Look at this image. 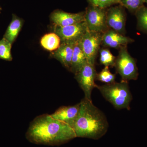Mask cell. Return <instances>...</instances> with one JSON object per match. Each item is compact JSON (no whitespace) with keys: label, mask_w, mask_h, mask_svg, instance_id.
I'll list each match as a JSON object with an SVG mask.
<instances>
[{"label":"cell","mask_w":147,"mask_h":147,"mask_svg":"<svg viewBox=\"0 0 147 147\" xmlns=\"http://www.w3.org/2000/svg\"><path fill=\"white\" fill-rule=\"evenodd\" d=\"M71 126L76 137L98 140L106 134L109 123L103 112L92 100L84 98L80 102L78 115Z\"/></svg>","instance_id":"7a4b0ae2"},{"label":"cell","mask_w":147,"mask_h":147,"mask_svg":"<svg viewBox=\"0 0 147 147\" xmlns=\"http://www.w3.org/2000/svg\"><path fill=\"white\" fill-rule=\"evenodd\" d=\"M2 9L0 7V12H1V10Z\"/></svg>","instance_id":"cb8c5ba5"},{"label":"cell","mask_w":147,"mask_h":147,"mask_svg":"<svg viewBox=\"0 0 147 147\" xmlns=\"http://www.w3.org/2000/svg\"><path fill=\"white\" fill-rule=\"evenodd\" d=\"M116 75L112 73L109 69V67L105 66L104 68L96 75V80L105 83L110 84L115 82Z\"/></svg>","instance_id":"ffe728a7"},{"label":"cell","mask_w":147,"mask_h":147,"mask_svg":"<svg viewBox=\"0 0 147 147\" xmlns=\"http://www.w3.org/2000/svg\"><path fill=\"white\" fill-rule=\"evenodd\" d=\"M80 42L79 41L76 42L74 46L70 71L74 74L78 72L85 65L88 63L86 57L82 50Z\"/></svg>","instance_id":"5bb4252c"},{"label":"cell","mask_w":147,"mask_h":147,"mask_svg":"<svg viewBox=\"0 0 147 147\" xmlns=\"http://www.w3.org/2000/svg\"><path fill=\"white\" fill-rule=\"evenodd\" d=\"M79 107L80 102L74 105L61 106L50 115L53 118L71 126L78 115Z\"/></svg>","instance_id":"7c38bea8"},{"label":"cell","mask_w":147,"mask_h":147,"mask_svg":"<svg viewBox=\"0 0 147 147\" xmlns=\"http://www.w3.org/2000/svg\"><path fill=\"white\" fill-rule=\"evenodd\" d=\"M74 44L71 43L61 42L60 47L52 53L53 57L59 61L69 71H70L71 67Z\"/></svg>","instance_id":"4fadbf2b"},{"label":"cell","mask_w":147,"mask_h":147,"mask_svg":"<svg viewBox=\"0 0 147 147\" xmlns=\"http://www.w3.org/2000/svg\"><path fill=\"white\" fill-rule=\"evenodd\" d=\"M145 3L147 4V0H146V1H145Z\"/></svg>","instance_id":"603a6c76"},{"label":"cell","mask_w":147,"mask_h":147,"mask_svg":"<svg viewBox=\"0 0 147 147\" xmlns=\"http://www.w3.org/2000/svg\"><path fill=\"white\" fill-rule=\"evenodd\" d=\"M12 44L5 38L0 40V59L8 61L13 59L11 54Z\"/></svg>","instance_id":"d6986e66"},{"label":"cell","mask_w":147,"mask_h":147,"mask_svg":"<svg viewBox=\"0 0 147 147\" xmlns=\"http://www.w3.org/2000/svg\"><path fill=\"white\" fill-rule=\"evenodd\" d=\"M90 5L85 11L84 21L90 31L103 34L109 28L106 21V10Z\"/></svg>","instance_id":"5b68a950"},{"label":"cell","mask_w":147,"mask_h":147,"mask_svg":"<svg viewBox=\"0 0 147 147\" xmlns=\"http://www.w3.org/2000/svg\"><path fill=\"white\" fill-rule=\"evenodd\" d=\"M99 61L101 64L105 66L114 67L116 57L111 53L108 48L103 47L99 50Z\"/></svg>","instance_id":"ac0fdd59"},{"label":"cell","mask_w":147,"mask_h":147,"mask_svg":"<svg viewBox=\"0 0 147 147\" xmlns=\"http://www.w3.org/2000/svg\"><path fill=\"white\" fill-rule=\"evenodd\" d=\"M54 32L59 36L61 42L75 44L81 40L88 30L85 21L65 27H54Z\"/></svg>","instance_id":"ba28073f"},{"label":"cell","mask_w":147,"mask_h":147,"mask_svg":"<svg viewBox=\"0 0 147 147\" xmlns=\"http://www.w3.org/2000/svg\"><path fill=\"white\" fill-rule=\"evenodd\" d=\"M114 67L122 81L128 82L138 79L139 72L137 63L135 59L129 53L127 46H123L119 49Z\"/></svg>","instance_id":"277c9868"},{"label":"cell","mask_w":147,"mask_h":147,"mask_svg":"<svg viewBox=\"0 0 147 147\" xmlns=\"http://www.w3.org/2000/svg\"><path fill=\"white\" fill-rule=\"evenodd\" d=\"M145 1L146 0H121L119 4L130 12L135 13L144 5Z\"/></svg>","instance_id":"44dd1931"},{"label":"cell","mask_w":147,"mask_h":147,"mask_svg":"<svg viewBox=\"0 0 147 147\" xmlns=\"http://www.w3.org/2000/svg\"><path fill=\"white\" fill-rule=\"evenodd\" d=\"M85 11L70 13L63 11L56 10L50 16V19L54 26L65 27L84 21Z\"/></svg>","instance_id":"8fae6325"},{"label":"cell","mask_w":147,"mask_h":147,"mask_svg":"<svg viewBox=\"0 0 147 147\" xmlns=\"http://www.w3.org/2000/svg\"><path fill=\"white\" fill-rule=\"evenodd\" d=\"M134 40L109 29L102 34L101 45L106 48L119 49L134 42Z\"/></svg>","instance_id":"30bf717a"},{"label":"cell","mask_w":147,"mask_h":147,"mask_svg":"<svg viewBox=\"0 0 147 147\" xmlns=\"http://www.w3.org/2000/svg\"><path fill=\"white\" fill-rule=\"evenodd\" d=\"M97 74L95 65L88 63L75 74V79L84 92V98L88 100H92V92L96 86L95 82Z\"/></svg>","instance_id":"8992f818"},{"label":"cell","mask_w":147,"mask_h":147,"mask_svg":"<svg viewBox=\"0 0 147 147\" xmlns=\"http://www.w3.org/2000/svg\"><path fill=\"white\" fill-rule=\"evenodd\" d=\"M102 34L88 30L80 40L82 50L90 64L95 65L98 53L101 45Z\"/></svg>","instance_id":"52a82bcc"},{"label":"cell","mask_w":147,"mask_h":147,"mask_svg":"<svg viewBox=\"0 0 147 147\" xmlns=\"http://www.w3.org/2000/svg\"><path fill=\"white\" fill-rule=\"evenodd\" d=\"M137 20V28L147 34V7L142 6L134 13Z\"/></svg>","instance_id":"e0dca14e"},{"label":"cell","mask_w":147,"mask_h":147,"mask_svg":"<svg viewBox=\"0 0 147 147\" xmlns=\"http://www.w3.org/2000/svg\"><path fill=\"white\" fill-rule=\"evenodd\" d=\"M88 1L90 5L106 9L114 5L120 3L121 0H88Z\"/></svg>","instance_id":"7402d4cb"},{"label":"cell","mask_w":147,"mask_h":147,"mask_svg":"<svg viewBox=\"0 0 147 147\" xmlns=\"http://www.w3.org/2000/svg\"><path fill=\"white\" fill-rule=\"evenodd\" d=\"M42 47L48 51L57 50L61 44L60 38L55 33H50L43 36L40 41Z\"/></svg>","instance_id":"2e32d148"},{"label":"cell","mask_w":147,"mask_h":147,"mask_svg":"<svg viewBox=\"0 0 147 147\" xmlns=\"http://www.w3.org/2000/svg\"><path fill=\"white\" fill-rule=\"evenodd\" d=\"M126 16L122 6L112 7L106 10V21L109 29L125 35Z\"/></svg>","instance_id":"9c48e42d"},{"label":"cell","mask_w":147,"mask_h":147,"mask_svg":"<svg viewBox=\"0 0 147 147\" xmlns=\"http://www.w3.org/2000/svg\"><path fill=\"white\" fill-rule=\"evenodd\" d=\"M96 88L102 96L117 110L130 109L132 96L127 82L121 81L102 86L96 85Z\"/></svg>","instance_id":"3957f363"},{"label":"cell","mask_w":147,"mask_h":147,"mask_svg":"<svg viewBox=\"0 0 147 147\" xmlns=\"http://www.w3.org/2000/svg\"><path fill=\"white\" fill-rule=\"evenodd\" d=\"M26 136L33 144L51 146L63 144L76 138L71 125L47 114L37 116L32 121Z\"/></svg>","instance_id":"6da1fadb"},{"label":"cell","mask_w":147,"mask_h":147,"mask_svg":"<svg viewBox=\"0 0 147 147\" xmlns=\"http://www.w3.org/2000/svg\"><path fill=\"white\" fill-rule=\"evenodd\" d=\"M23 24L24 22L22 19L15 14H12V20L7 27L3 38L13 44L21 31Z\"/></svg>","instance_id":"9a60e30c"}]
</instances>
